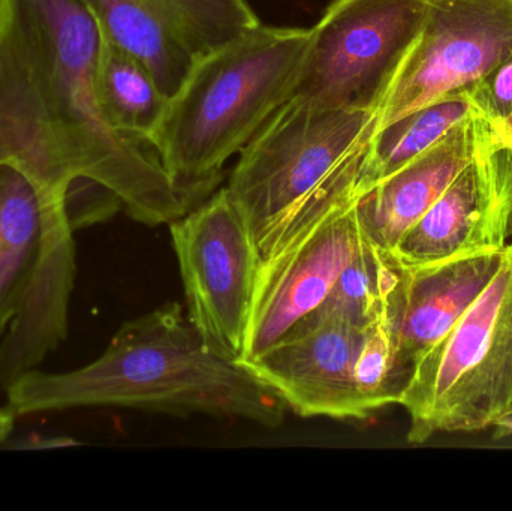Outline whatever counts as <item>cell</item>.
I'll return each mask as SVG.
<instances>
[{"instance_id":"obj_1","label":"cell","mask_w":512,"mask_h":511,"mask_svg":"<svg viewBox=\"0 0 512 511\" xmlns=\"http://www.w3.org/2000/svg\"><path fill=\"white\" fill-rule=\"evenodd\" d=\"M99 39L80 0H0V165L47 200L89 177L134 221L170 225L192 206L149 143L108 125L95 87Z\"/></svg>"},{"instance_id":"obj_2","label":"cell","mask_w":512,"mask_h":511,"mask_svg":"<svg viewBox=\"0 0 512 511\" xmlns=\"http://www.w3.org/2000/svg\"><path fill=\"white\" fill-rule=\"evenodd\" d=\"M14 416L120 407L279 428L286 405L240 363L212 350L180 303L123 324L101 357L63 374L30 372L6 392Z\"/></svg>"},{"instance_id":"obj_3","label":"cell","mask_w":512,"mask_h":511,"mask_svg":"<svg viewBox=\"0 0 512 511\" xmlns=\"http://www.w3.org/2000/svg\"><path fill=\"white\" fill-rule=\"evenodd\" d=\"M309 42L310 29L258 24L195 60L152 140L165 173L192 207L288 99Z\"/></svg>"},{"instance_id":"obj_4","label":"cell","mask_w":512,"mask_h":511,"mask_svg":"<svg viewBox=\"0 0 512 511\" xmlns=\"http://www.w3.org/2000/svg\"><path fill=\"white\" fill-rule=\"evenodd\" d=\"M376 114L325 110L286 99L239 153L227 189L245 216L259 258L304 207L360 182Z\"/></svg>"},{"instance_id":"obj_5","label":"cell","mask_w":512,"mask_h":511,"mask_svg":"<svg viewBox=\"0 0 512 511\" xmlns=\"http://www.w3.org/2000/svg\"><path fill=\"white\" fill-rule=\"evenodd\" d=\"M409 443L483 431L512 413V243L486 290L412 369L399 399Z\"/></svg>"},{"instance_id":"obj_6","label":"cell","mask_w":512,"mask_h":511,"mask_svg":"<svg viewBox=\"0 0 512 511\" xmlns=\"http://www.w3.org/2000/svg\"><path fill=\"white\" fill-rule=\"evenodd\" d=\"M429 0H333L316 26L288 99L375 113L423 30Z\"/></svg>"},{"instance_id":"obj_7","label":"cell","mask_w":512,"mask_h":511,"mask_svg":"<svg viewBox=\"0 0 512 511\" xmlns=\"http://www.w3.org/2000/svg\"><path fill=\"white\" fill-rule=\"evenodd\" d=\"M357 191L358 182H352L318 198L271 240L259 266L242 362L264 353L318 309L366 245Z\"/></svg>"},{"instance_id":"obj_8","label":"cell","mask_w":512,"mask_h":511,"mask_svg":"<svg viewBox=\"0 0 512 511\" xmlns=\"http://www.w3.org/2000/svg\"><path fill=\"white\" fill-rule=\"evenodd\" d=\"M186 314L219 356L242 362L258 281V248L227 188L170 224Z\"/></svg>"},{"instance_id":"obj_9","label":"cell","mask_w":512,"mask_h":511,"mask_svg":"<svg viewBox=\"0 0 512 511\" xmlns=\"http://www.w3.org/2000/svg\"><path fill=\"white\" fill-rule=\"evenodd\" d=\"M511 53L512 0H429L423 30L376 110V132L466 95Z\"/></svg>"},{"instance_id":"obj_10","label":"cell","mask_w":512,"mask_h":511,"mask_svg":"<svg viewBox=\"0 0 512 511\" xmlns=\"http://www.w3.org/2000/svg\"><path fill=\"white\" fill-rule=\"evenodd\" d=\"M512 237V150L480 114L471 161L391 251L399 266L502 251Z\"/></svg>"},{"instance_id":"obj_11","label":"cell","mask_w":512,"mask_h":511,"mask_svg":"<svg viewBox=\"0 0 512 511\" xmlns=\"http://www.w3.org/2000/svg\"><path fill=\"white\" fill-rule=\"evenodd\" d=\"M364 329L340 321L294 329L240 365L300 417L361 422L355 360Z\"/></svg>"},{"instance_id":"obj_12","label":"cell","mask_w":512,"mask_h":511,"mask_svg":"<svg viewBox=\"0 0 512 511\" xmlns=\"http://www.w3.org/2000/svg\"><path fill=\"white\" fill-rule=\"evenodd\" d=\"M502 257L504 249L423 266H400L385 312L397 357L411 374L415 363L447 335L486 290L501 267Z\"/></svg>"},{"instance_id":"obj_13","label":"cell","mask_w":512,"mask_h":511,"mask_svg":"<svg viewBox=\"0 0 512 511\" xmlns=\"http://www.w3.org/2000/svg\"><path fill=\"white\" fill-rule=\"evenodd\" d=\"M480 114L472 113L441 140L387 179L357 192V210L367 239L384 251L396 248L471 161L477 147Z\"/></svg>"},{"instance_id":"obj_14","label":"cell","mask_w":512,"mask_h":511,"mask_svg":"<svg viewBox=\"0 0 512 511\" xmlns=\"http://www.w3.org/2000/svg\"><path fill=\"white\" fill-rule=\"evenodd\" d=\"M41 204L33 183L0 165V335L17 314L41 246Z\"/></svg>"},{"instance_id":"obj_15","label":"cell","mask_w":512,"mask_h":511,"mask_svg":"<svg viewBox=\"0 0 512 511\" xmlns=\"http://www.w3.org/2000/svg\"><path fill=\"white\" fill-rule=\"evenodd\" d=\"M99 33L95 87L102 113L114 131L152 146L170 99L143 62Z\"/></svg>"},{"instance_id":"obj_16","label":"cell","mask_w":512,"mask_h":511,"mask_svg":"<svg viewBox=\"0 0 512 511\" xmlns=\"http://www.w3.org/2000/svg\"><path fill=\"white\" fill-rule=\"evenodd\" d=\"M99 30L152 72L168 99L176 95L195 59L171 35L149 0H80Z\"/></svg>"},{"instance_id":"obj_17","label":"cell","mask_w":512,"mask_h":511,"mask_svg":"<svg viewBox=\"0 0 512 511\" xmlns=\"http://www.w3.org/2000/svg\"><path fill=\"white\" fill-rule=\"evenodd\" d=\"M471 113L468 96H454L414 111L379 129L364 156L357 192L370 188L405 167Z\"/></svg>"},{"instance_id":"obj_18","label":"cell","mask_w":512,"mask_h":511,"mask_svg":"<svg viewBox=\"0 0 512 511\" xmlns=\"http://www.w3.org/2000/svg\"><path fill=\"white\" fill-rule=\"evenodd\" d=\"M399 272L400 266L391 252L367 240L357 257L343 270L324 303L298 321L291 330L327 321H340L357 327L369 326L384 309L385 300L396 285Z\"/></svg>"},{"instance_id":"obj_19","label":"cell","mask_w":512,"mask_h":511,"mask_svg":"<svg viewBox=\"0 0 512 511\" xmlns=\"http://www.w3.org/2000/svg\"><path fill=\"white\" fill-rule=\"evenodd\" d=\"M171 35L195 60L258 26L246 0H149Z\"/></svg>"},{"instance_id":"obj_20","label":"cell","mask_w":512,"mask_h":511,"mask_svg":"<svg viewBox=\"0 0 512 511\" xmlns=\"http://www.w3.org/2000/svg\"><path fill=\"white\" fill-rule=\"evenodd\" d=\"M409 377L411 371L397 357L384 306L381 314L364 329L355 360V387L364 420L388 405L399 404Z\"/></svg>"},{"instance_id":"obj_21","label":"cell","mask_w":512,"mask_h":511,"mask_svg":"<svg viewBox=\"0 0 512 511\" xmlns=\"http://www.w3.org/2000/svg\"><path fill=\"white\" fill-rule=\"evenodd\" d=\"M63 206L69 225L77 231L107 221L122 209L123 201L104 183L89 177H77L66 188Z\"/></svg>"},{"instance_id":"obj_22","label":"cell","mask_w":512,"mask_h":511,"mask_svg":"<svg viewBox=\"0 0 512 511\" xmlns=\"http://www.w3.org/2000/svg\"><path fill=\"white\" fill-rule=\"evenodd\" d=\"M469 104L490 123L512 113V53L466 92Z\"/></svg>"},{"instance_id":"obj_23","label":"cell","mask_w":512,"mask_h":511,"mask_svg":"<svg viewBox=\"0 0 512 511\" xmlns=\"http://www.w3.org/2000/svg\"><path fill=\"white\" fill-rule=\"evenodd\" d=\"M489 125L493 135H495L502 144H505V146L510 147L512 150V113L507 119L496 123L489 122Z\"/></svg>"},{"instance_id":"obj_24","label":"cell","mask_w":512,"mask_h":511,"mask_svg":"<svg viewBox=\"0 0 512 511\" xmlns=\"http://www.w3.org/2000/svg\"><path fill=\"white\" fill-rule=\"evenodd\" d=\"M14 414L11 411L0 410V441L6 440L14 428Z\"/></svg>"},{"instance_id":"obj_25","label":"cell","mask_w":512,"mask_h":511,"mask_svg":"<svg viewBox=\"0 0 512 511\" xmlns=\"http://www.w3.org/2000/svg\"><path fill=\"white\" fill-rule=\"evenodd\" d=\"M496 437H511L512 435V413L510 416L496 423Z\"/></svg>"}]
</instances>
